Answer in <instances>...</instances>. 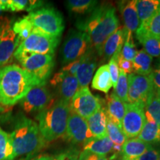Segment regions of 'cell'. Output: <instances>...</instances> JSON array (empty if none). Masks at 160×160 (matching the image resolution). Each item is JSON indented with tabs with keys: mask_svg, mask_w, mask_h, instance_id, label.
I'll return each mask as SVG.
<instances>
[{
	"mask_svg": "<svg viewBox=\"0 0 160 160\" xmlns=\"http://www.w3.org/2000/svg\"><path fill=\"white\" fill-rule=\"evenodd\" d=\"M119 26L116 9L109 5H97L91 13L77 22L78 30L88 36L92 47L99 56L106 39L117 31Z\"/></svg>",
	"mask_w": 160,
	"mask_h": 160,
	"instance_id": "1",
	"label": "cell"
},
{
	"mask_svg": "<svg viewBox=\"0 0 160 160\" xmlns=\"http://www.w3.org/2000/svg\"><path fill=\"white\" fill-rule=\"evenodd\" d=\"M36 85H39L19 65L4 66L0 68V104L4 107L16 105Z\"/></svg>",
	"mask_w": 160,
	"mask_h": 160,
	"instance_id": "2",
	"label": "cell"
},
{
	"mask_svg": "<svg viewBox=\"0 0 160 160\" xmlns=\"http://www.w3.org/2000/svg\"><path fill=\"white\" fill-rule=\"evenodd\" d=\"M12 122L9 134L16 158L33 155L43 148L47 142L40 133L37 122L22 113L16 115Z\"/></svg>",
	"mask_w": 160,
	"mask_h": 160,
	"instance_id": "3",
	"label": "cell"
},
{
	"mask_svg": "<svg viewBox=\"0 0 160 160\" xmlns=\"http://www.w3.org/2000/svg\"><path fill=\"white\" fill-rule=\"evenodd\" d=\"M70 114L69 102L60 99L53 101L37 113L36 119L40 133L46 142H53L65 135Z\"/></svg>",
	"mask_w": 160,
	"mask_h": 160,
	"instance_id": "4",
	"label": "cell"
},
{
	"mask_svg": "<svg viewBox=\"0 0 160 160\" xmlns=\"http://www.w3.org/2000/svg\"><path fill=\"white\" fill-rule=\"evenodd\" d=\"M13 57L38 85H46L55 65L53 56L22 52L15 53Z\"/></svg>",
	"mask_w": 160,
	"mask_h": 160,
	"instance_id": "5",
	"label": "cell"
},
{
	"mask_svg": "<svg viewBox=\"0 0 160 160\" xmlns=\"http://www.w3.org/2000/svg\"><path fill=\"white\" fill-rule=\"evenodd\" d=\"M28 16L33 28L51 37L60 38L65 29L62 15L54 8L42 7Z\"/></svg>",
	"mask_w": 160,
	"mask_h": 160,
	"instance_id": "6",
	"label": "cell"
},
{
	"mask_svg": "<svg viewBox=\"0 0 160 160\" xmlns=\"http://www.w3.org/2000/svg\"><path fill=\"white\" fill-rule=\"evenodd\" d=\"M92 48L88 36L85 32L71 30L60 50L62 65H66L79 59Z\"/></svg>",
	"mask_w": 160,
	"mask_h": 160,
	"instance_id": "7",
	"label": "cell"
},
{
	"mask_svg": "<svg viewBox=\"0 0 160 160\" xmlns=\"http://www.w3.org/2000/svg\"><path fill=\"white\" fill-rule=\"evenodd\" d=\"M59 43V37H51L33 28L29 37L19 44L15 53L28 52L54 56Z\"/></svg>",
	"mask_w": 160,
	"mask_h": 160,
	"instance_id": "8",
	"label": "cell"
},
{
	"mask_svg": "<svg viewBox=\"0 0 160 160\" xmlns=\"http://www.w3.org/2000/svg\"><path fill=\"white\" fill-rule=\"evenodd\" d=\"M12 26L13 22L8 18L0 20V68L11 62L20 44Z\"/></svg>",
	"mask_w": 160,
	"mask_h": 160,
	"instance_id": "9",
	"label": "cell"
},
{
	"mask_svg": "<svg viewBox=\"0 0 160 160\" xmlns=\"http://www.w3.org/2000/svg\"><path fill=\"white\" fill-rule=\"evenodd\" d=\"M145 106L140 103H126L121 128L128 139L137 137L142 130L146 121Z\"/></svg>",
	"mask_w": 160,
	"mask_h": 160,
	"instance_id": "10",
	"label": "cell"
},
{
	"mask_svg": "<svg viewBox=\"0 0 160 160\" xmlns=\"http://www.w3.org/2000/svg\"><path fill=\"white\" fill-rule=\"evenodd\" d=\"M71 113L87 119L102 107L99 98L93 95L88 87L79 88L69 102Z\"/></svg>",
	"mask_w": 160,
	"mask_h": 160,
	"instance_id": "11",
	"label": "cell"
},
{
	"mask_svg": "<svg viewBox=\"0 0 160 160\" xmlns=\"http://www.w3.org/2000/svg\"><path fill=\"white\" fill-rule=\"evenodd\" d=\"M53 97L45 85L33 86L21 101L19 105L26 113H39L53 102Z\"/></svg>",
	"mask_w": 160,
	"mask_h": 160,
	"instance_id": "12",
	"label": "cell"
},
{
	"mask_svg": "<svg viewBox=\"0 0 160 160\" xmlns=\"http://www.w3.org/2000/svg\"><path fill=\"white\" fill-rule=\"evenodd\" d=\"M128 103H140L145 105L148 98L155 90L151 76L132 73L128 75Z\"/></svg>",
	"mask_w": 160,
	"mask_h": 160,
	"instance_id": "13",
	"label": "cell"
},
{
	"mask_svg": "<svg viewBox=\"0 0 160 160\" xmlns=\"http://www.w3.org/2000/svg\"><path fill=\"white\" fill-rule=\"evenodd\" d=\"M63 137L73 144H84L93 138L86 119L71 112Z\"/></svg>",
	"mask_w": 160,
	"mask_h": 160,
	"instance_id": "14",
	"label": "cell"
},
{
	"mask_svg": "<svg viewBox=\"0 0 160 160\" xmlns=\"http://www.w3.org/2000/svg\"><path fill=\"white\" fill-rule=\"evenodd\" d=\"M51 85L57 89L60 99L67 102H70L80 88L76 76L71 75L62 71L55 73L51 80Z\"/></svg>",
	"mask_w": 160,
	"mask_h": 160,
	"instance_id": "15",
	"label": "cell"
},
{
	"mask_svg": "<svg viewBox=\"0 0 160 160\" xmlns=\"http://www.w3.org/2000/svg\"><path fill=\"white\" fill-rule=\"evenodd\" d=\"M96 51L92 48L84 55L83 60L76 73L80 88L88 87L97 66Z\"/></svg>",
	"mask_w": 160,
	"mask_h": 160,
	"instance_id": "16",
	"label": "cell"
},
{
	"mask_svg": "<svg viewBox=\"0 0 160 160\" xmlns=\"http://www.w3.org/2000/svg\"><path fill=\"white\" fill-rule=\"evenodd\" d=\"M126 35L127 30L125 28H119L117 31L106 39L102 48L100 57H103L105 59H111L113 57L117 59L121 53Z\"/></svg>",
	"mask_w": 160,
	"mask_h": 160,
	"instance_id": "17",
	"label": "cell"
},
{
	"mask_svg": "<svg viewBox=\"0 0 160 160\" xmlns=\"http://www.w3.org/2000/svg\"><path fill=\"white\" fill-rule=\"evenodd\" d=\"M119 11L124 22V28L133 34L140 26V21L136 8V0L121 1L119 2Z\"/></svg>",
	"mask_w": 160,
	"mask_h": 160,
	"instance_id": "18",
	"label": "cell"
},
{
	"mask_svg": "<svg viewBox=\"0 0 160 160\" xmlns=\"http://www.w3.org/2000/svg\"><path fill=\"white\" fill-rule=\"evenodd\" d=\"M105 110L108 118L121 128L122 121L125 113L126 103L119 99L113 92L106 97V108H105Z\"/></svg>",
	"mask_w": 160,
	"mask_h": 160,
	"instance_id": "19",
	"label": "cell"
},
{
	"mask_svg": "<svg viewBox=\"0 0 160 160\" xmlns=\"http://www.w3.org/2000/svg\"><path fill=\"white\" fill-rule=\"evenodd\" d=\"M86 121L93 137L102 138L107 136L108 116L102 106L91 117L87 118Z\"/></svg>",
	"mask_w": 160,
	"mask_h": 160,
	"instance_id": "20",
	"label": "cell"
},
{
	"mask_svg": "<svg viewBox=\"0 0 160 160\" xmlns=\"http://www.w3.org/2000/svg\"><path fill=\"white\" fill-rule=\"evenodd\" d=\"M151 145L142 141L138 138L127 139L122 148L119 160H131L136 159L147 151Z\"/></svg>",
	"mask_w": 160,
	"mask_h": 160,
	"instance_id": "21",
	"label": "cell"
},
{
	"mask_svg": "<svg viewBox=\"0 0 160 160\" xmlns=\"http://www.w3.org/2000/svg\"><path fill=\"white\" fill-rule=\"evenodd\" d=\"M136 37L139 43L143 46V50L152 57H160V37L138 28L135 32Z\"/></svg>",
	"mask_w": 160,
	"mask_h": 160,
	"instance_id": "22",
	"label": "cell"
},
{
	"mask_svg": "<svg viewBox=\"0 0 160 160\" xmlns=\"http://www.w3.org/2000/svg\"><path fill=\"white\" fill-rule=\"evenodd\" d=\"M113 144L108 136L102 138H92L83 144V151H88L96 154L104 156L111 153Z\"/></svg>",
	"mask_w": 160,
	"mask_h": 160,
	"instance_id": "23",
	"label": "cell"
},
{
	"mask_svg": "<svg viewBox=\"0 0 160 160\" xmlns=\"http://www.w3.org/2000/svg\"><path fill=\"white\" fill-rule=\"evenodd\" d=\"M140 25L146 22L160 10V0H136Z\"/></svg>",
	"mask_w": 160,
	"mask_h": 160,
	"instance_id": "24",
	"label": "cell"
},
{
	"mask_svg": "<svg viewBox=\"0 0 160 160\" xmlns=\"http://www.w3.org/2000/svg\"><path fill=\"white\" fill-rule=\"evenodd\" d=\"M92 88L97 91L108 93L111 87H113L111 78L109 73L108 65H103L96 71L94 77L92 79Z\"/></svg>",
	"mask_w": 160,
	"mask_h": 160,
	"instance_id": "25",
	"label": "cell"
},
{
	"mask_svg": "<svg viewBox=\"0 0 160 160\" xmlns=\"http://www.w3.org/2000/svg\"><path fill=\"white\" fill-rule=\"evenodd\" d=\"M138 139L149 145L160 146V125L153 121L146 120Z\"/></svg>",
	"mask_w": 160,
	"mask_h": 160,
	"instance_id": "26",
	"label": "cell"
},
{
	"mask_svg": "<svg viewBox=\"0 0 160 160\" xmlns=\"http://www.w3.org/2000/svg\"><path fill=\"white\" fill-rule=\"evenodd\" d=\"M5 11L19 12L29 11L30 13L42 8L44 5L42 1L31 0H2Z\"/></svg>",
	"mask_w": 160,
	"mask_h": 160,
	"instance_id": "27",
	"label": "cell"
},
{
	"mask_svg": "<svg viewBox=\"0 0 160 160\" xmlns=\"http://www.w3.org/2000/svg\"><path fill=\"white\" fill-rule=\"evenodd\" d=\"M133 73L139 75L149 76L152 72L153 57L148 54L144 50L137 51L133 61Z\"/></svg>",
	"mask_w": 160,
	"mask_h": 160,
	"instance_id": "28",
	"label": "cell"
},
{
	"mask_svg": "<svg viewBox=\"0 0 160 160\" xmlns=\"http://www.w3.org/2000/svg\"><path fill=\"white\" fill-rule=\"evenodd\" d=\"M65 5L71 14L88 15L98 5V2L96 0H68Z\"/></svg>",
	"mask_w": 160,
	"mask_h": 160,
	"instance_id": "29",
	"label": "cell"
},
{
	"mask_svg": "<svg viewBox=\"0 0 160 160\" xmlns=\"http://www.w3.org/2000/svg\"><path fill=\"white\" fill-rule=\"evenodd\" d=\"M146 120L153 121L160 125V100L156 94L154 90L148 98L145 106Z\"/></svg>",
	"mask_w": 160,
	"mask_h": 160,
	"instance_id": "30",
	"label": "cell"
},
{
	"mask_svg": "<svg viewBox=\"0 0 160 160\" xmlns=\"http://www.w3.org/2000/svg\"><path fill=\"white\" fill-rule=\"evenodd\" d=\"M15 159L10 134L0 127V160H14Z\"/></svg>",
	"mask_w": 160,
	"mask_h": 160,
	"instance_id": "31",
	"label": "cell"
},
{
	"mask_svg": "<svg viewBox=\"0 0 160 160\" xmlns=\"http://www.w3.org/2000/svg\"><path fill=\"white\" fill-rule=\"evenodd\" d=\"M107 136L113 142V146L116 147L122 148L124 143L128 139L121 128L113 123L108 118L107 121Z\"/></svg>",
	"mask_w": 160,
	"mask_h": 160,
	"instance_id": "32",
	"label": "cell"
},
{
	"mask_svg": "<svg viewBox=\"0 0 160 160\" xmlns=\"http://www.w3.org/2000/svg\"><path fill=\"white\" fill-rule=\"evenodd\" d=\"M13 31L17 35L20 43L29 37L33 31V27L28 16H25L15 22L12 26Z\"/></svg>",
	"mask_w": 160,
	"mask_h": 160,
	"instance_id": "33",
	"label": "cell"
},
{
	"mask_svg": "<svg viewBox=\"0 0 160 160\" xmlns=\"http://www.w3.org/2000/svg\"><path fill=\"white\" fill-rule=\"evenodd\" d=\"M113 92L122 101L125 103H128V74L122 70H120L117 83L115 87L113 88Z\"/></svg>",
	"mask_w": 160,
	"mask_h": 160,
	"instance_id": "34",
	"label": "cell"
},
{
	"mask_svg": "<svg viewBox=\"0 0 160 160\" xmlns=\"http://www.w3.org/2000/svg\"><path fill=\"white\" fill-rule=\"evenodd\" d=\"M137 53V48L133 39V34L127 31L125 41L122 48L120 56L128 61L132 62Z\"/></svg>",
	"mask_w": 160,
	"mask_h": 160,
	"instance_id": "35",
	"label": "cell"
},
{
	"mask_svg": "<svg viewBox=\"0 0 160 160\" xmlns=\"http://www.w3.org/2000/svg\"><path fill=\"white\" fill-rule=\"evenodd\" d=\"M139 29L151 33L152 35L160 37V10L146 22L141 24Z\"/></svg>",
	"mask_w": 160,
	"mask_h": 160,
	"instance_id": "36",
	"label": "cell"
},
{
	"mask_svg": "<svg viewBox=\"0 0 160 160\" xmlns=\"http://www.w3.org/2000/svg\"><path fill=\"white\" fill-rule=\"evenodd\" d=\"M160 151V146L151 145V148L141 156L131 160H158Z\"/></svg>",
	"mask_w": 160,
	"mask_h": 160,
	"instance_id": "37",
	"label": "cell"
},
{
	"mask_svg": "<svg viewBox=\"0 0 160 160\" xmlns=\"http://www.w3.org/2000/svg\"><path fill=\"white\" fill-rule=\"evenodd\" d=\"M150 76L155 90H160V57H158L153 63Z\"/></svg>",
	"mask_w": 160,
	"mask_h": 160,
	"instance_id": "38",
	"label": "cell"
},
{
	"mask_svg": "<svg viewBox=\"0 0 160 160\" xmlns=\"http://www.w3.org/2000/svg\"><path fill=\"white\" fill-rule=\"evenodd\" d=\"M108 68H109L110 76H111V78L112 84H113V87L114 88L117 83L118 78H119V72H120V69L119 68V66H118L117 61L115 58L113 57L110 59Z\"/></svg>",
	"mask_w": 160,
	"mask_h": 160,
	"instance_id": "39",
	"label": "cell"
},
{
	"mask_svg": "<svg viewBox=\"0 0 160 160\" xmlns=\"http://www.w3.org/2000/svg\"><path fill=\"white\" fill-rule=\"evenodd\" d=\"M79 152L73 148L52 157V160H79Z\"/></svg>",
	"mask_w": 160,
	"mask_h": 160,
	"instance_id": "40",
	"label": "cell"
},
{
	"mask_svg": "<svg viewBox=\"0 0 160 160\" xmlns=\"http://www.w3.org/2000/svg\"><path fill=\"white\" fill-rule=\"evenodd\" d=\"M83 57H84V56L83 57H80L79 59L75 60V61L72 62L65 65L62 68L61 71L66 72V73H69V74H71V75L75 76L78 71V69H79L80 65H81L82 62Z\"/></svg>",
	"mask_w": 160,
	"mask_h": 160,
	"instance_id": "41",
	"label": "cell"
},
{
	"mask_svg": "<svg viewBox=\"0 0 160 160\" xmlns=\"http://www.w3.org/2000/svg\"><path fill=\"white\" fill-rule=\"evenodd\" d=\"M118 66H119V68L122 71L125 72V73H128V74H131V73H133V64H132V62L128 61L125 59H123L121 56H119L117 59Z\"/></svg>",
	"mask_w": 160,
	"mask_h": 160,
	"instance_id": "42",
	"label": "cell"
},
{
	"mask_svg": "<svg viewBox=\"0 0 160 160\" xmlns=\"http://www.w3.org/2000/svg\"><path fill=\"white\" fill-rule=\"evenodd\" d=\"M79 160H109L107 157L100 156L88 151H82L79 153Z\"/></svg>",
	"mask_w": 160,
	"mask_h": 160,
	"instance_id": "43",
	"label": "cell"
},
{
	"mask_svg": "<svg viewBox=\"0 0 160 160\" xmlns=\"http://www.w3.org/2000/svg\"><path fill=\"white\" fill-rule=\"evenodd\" d=\"M22 160H52V157L49 155H39L34 158H32V159H28H28Z\"/></svg>",
	"mask_w": 160,
	"mask_h": 160,
	"instance_id": "44",
	"label": "cell"
},
{
	"mask_svg": "<svg viewBox=\"0 0 160 160\" xmlns=\"http://www.w3.org/2000/svg\"><path fill=\"white\" fill-rule=\"evenodd\" d=\"M4 12H5V7H4V5H3V2H2V0H0V20L3 18L2 14H3Z\"/></svg>",
	"mask_w": 160,
	"mask_h": 160,
	"instance_id": "45",
	"label": "cell"
},
{
	"mask_svg": "<svg viewBox=\"0 0 160 160\" xmlns=\"http://www.w3.org/2000/svg\"><path fill=\"white\" fill-rule=\"evenodd\" d=\"M5 107H4V106H2V105H1V104H0V113H3V112H5Z\"/></svg>",
	"mask_w": 160,
	"mask_h": 160,
	"instance_id": "46",
	"label": "cell"
},
{
	"mask_svg": "<svg viewBox=\"0 0 160 160\" xmlns=\"http://www.w3.org/2000/svg\"><path fill=\"white\" fill-rule=\"evenodd\" d=\"M156 94H157V97L160 100V90H156Z\"/></svg>",
	"mask_w": 160,
	"mask_h": 160,
	"instance_id": "47",
	"label": "cell"
},
{
	"mask_svg": "<svg viewBox=\"0 0 160 160\" xmlns=\"http://www.w3.org/2000/svg\"><path fill=\"white\" fill-rule=\"evenodd\" d=\"M158 160H160V151H159V159Z\"/></svg>",
	"mask_w": 160,
	"mask_h": 160,
	"instance_id": "48",
	"label": "cell"
}]
</instances>
